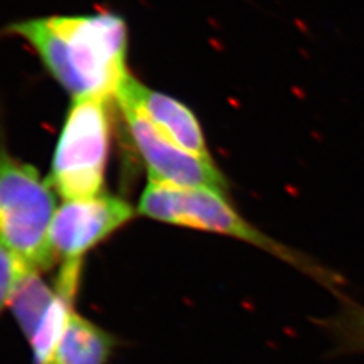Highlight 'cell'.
Masks as SVG:
<instances>
[{"label":"cell","mask_w":364,"mask_h":364,"mask_svg":"<svg viewBox=\"0 0 364 364\" xmlns=\"http://www.w3.org/2000/svg\"><path fill=\"white\" fill-rule=\"evenodd\" d=\"M6 31L25 39L46 70L73 99L115 100L130 76L129 28L114 13L52 15L13 23Z\"/></svg>","instance_id":"obj_1"},{"label":"cell","mask_w":364,"mask_h":364,"mask_svg":"<svg viewBox=\"0 0 364 364\" xmlns=\"http://www.w3.org/2000/svg\"><path fill=\"white\" fill-rule=\"evenodd\" d=\"M138 210L149 219L203 232L223 235L273 255L324 287L336 290L341 278L306 254L264 234L228 198L210 188L177 186L149 180Z\"/></svg>","instance_id":"obj_2"},{"label":"cell","mask_w":364,"mask_h":364,"mask_svg":"<svg viewBox=\"0 0 364 364\" xmlns=\"http://www.w3.org/2000/svg\"><path fill=\"white\" fill-rule=\"evenodd\" d=\"M55 210L49 180L0 149V246L34 272L50 269L57 259L50 245Z\"/></svg>","instance_id":"obj_3"},{"label":"cell","mask_w":364,"mask_h":364,"mask_svg":"<svg viewBox=\"0 0 364 364\" xmlns=\"http://www.w3.org/2000/svg\"><path fill=\"white\" fill-rule=\"evenodd\" d=\"M112 102L102 96L73 99L55 146L49 178L53 189L65 200L103 193Z\"/></svg>","instance_id":"obj_4"},{"label":"cell","mask_w":364,"mask_h":364,"mask_svg":"<svg viewBox=\"0 0 364 364\" xmlns=\"http://www.w3.org/2000/svg\"><path fill=\"white\" fill-rule=\"evenodd\" d=\"M117 105L135 147L144 158L149 180L177 186L210 188L230 193V181L213 158H203L183 150L165 138L134 107L124 103Z\"/></svg>","instance_id":"obj_5"},{"label":"cell","mask_w":364,"mask_h":364,"mask_svg":"<svg viewBox=\"0 0 364 364\" xmlns=\"http://www.w3.org/2000/svg\"><path fill=\"white\" fill-rule=\"evenodd\" d=\"M134 218V208L117 196L65 200L53 218L50 245L55 258L81 262L84 254Z\"/></svg>","instance_id":"obj_6"},{"label":"cell","mask_w":364,"mask_h":364,"mask_svg":"<svg viewBox=\"0 0 364 364\" xmlns=\"http://www.w3.org/2000/svg\"><path fill=\"white\" fill-rule=\"evenodd\" d=\"M115 102L134 107L178 147L195 156L212 158L201 123L185 103L146 87L131 75L120 85Z\"/></svg>","instance_id":"obj_7"},{"label":"cell","mask_w":364,"mask_h":364,"mask_svg":"<svg viewBox=\"0 0 364 364\" xmlns=\"http://www.w3.org/2000/svg\"><path fill=\"white\" fill-rule=\"evenodd\" d=\"M115 344L111 333L73 312L46 364H107Z\"/></svg>","instance_id":"obj_8"},{"label":"cell","mask_w":364,"mask_h":364,"mask_svg":"<svg viewBox=\"0 0 364 364\" xmlns=\"http://www.w3.org/2000/svg\"><path fill=\"white\" fill-rule=\"evenodd\" d=\"M55 287H49L38 272L27 274L14 293L9 306L27 340L33 338L55 299Z\"/></svg>","instance_id":"obj_9"},{"label":"cell","mask_w":364,"mask_h":364,"mask_svg":"<svg viewBox=\"0 0 364 364\" xmlns=\"http://www.w3.org/2000/svg\"><path fill=\"white\" fill-rule=\"evenodd\" d=\"M333 344L336 355H364V306L341 299L336 314L317 321Z\"/></svg>","instance_id":"obj_10"},{"label":"cell","mask_w":364,"mask_h":364,"mask_svg":"<svg viewBox=\"0 0 364 364\" xmlns=\"http://www.w3.org/2000/svg\"><path fill=\"white\" fill-rule=\"evenodd\" d=\"M34 270L0 246V312L10 305L14 293L28 273Z\"/></svg>","instance_id":"obj_11"}]
</instances>
